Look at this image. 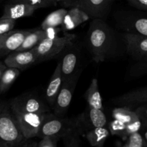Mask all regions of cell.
I'll return each mask as SVG.
<instances>
[{
  "mask_svg": "<svg viewBox=\"0 0 147 147\" xmlns=\"http://www.w3.org/2000/svg\"><path fill=\"white\" fill-rule=\"evenodd\" d=\"M114 104L134 109L142 103H147V86L124 93L113 100Z\"/></svg>",
  "mask_w": 147,
  "mask_h": 147,
  "instance_id": "cell-16",
  "label": "cell"
},
{
  "mask_svg": "<svg viewBox=\"0 0 147 147\" xmlns=\"http://www.w3.org/2000/svg\"><path fill=\"white\" fill-rule=\"evenodd\" d=\"M108 127L110 131L111 134L119 136L123 141V142L126 141V123L116 119H113L112 121L109 123Z\"/></svg>",
  "mask_w": 147,
  "mask_h": 147,
  "instance_id": "cell-26",
  "label": "cell"
},
{
  "mask_svg": "<svg viewBox=\"0 0 147 147\" xmlns=\"http://www.w3.org/2000/svg\"><path fill=\"white\" fill-rule=\"evenodd\" d=\"M44 30L45 31L46 39H53L58 37V34L62 30V28L59 27H50Z\"/></svg>",
  "mask_w": 147,
  "mask_h": 147,
  "instance_id": "cell-33",
  "label": "cell"
},
{
  "mask_svg": "<svg viewBox=\"0 0 147 147\" xmlns=\"http://www.w3.org/2000/svg\"><path fill=\"white\" fill-rule=\"evenodd\" d=\"M38 142V147H56L60 138L57 136H45L40 138Z\"/></svg>",
  "mask_w": 147,
  "mask_h": 147,
  "instance_id": "cell-29",
  "label": "cell"
},
{
  "mask_svg": "<svg viewBox=\"0 0 147 147\" xmlns=\"http://www.w3.org/2000/svg\"><path fill=\"white\" fill-rule=\"evenodd\" d=\"M123 147H147V142L140 131L129 135L123 144Z\"/></svg>",
  "mask_w": 147,
  "mask_h": 147,
  "instance_id": "cell-25",
  "label": "cell"
},
{
  "mask_svg": "<svg viewBox=\"0 0 147 147\" xmlns=\"http://www.w3.org/2000/svg\"><path fill=\"white\" fill-rule=\"evenodd\" d=\"M142 61H146V62H147V58L145 59V60H142Z\"/></svg>",
  "mask_w": 147,
  "mask_h": 147,
  "instance_id": "cell-38",
  "label": "cell"
},
{
  "mask_svg": "<svg viewBox=\"0 0 147 147\" xmlns=\"http://www.w3.org/2000/svg\"><path fill=\"white\" fill-rule=\"evenodd\" d=\"M110 135V131L107 126L90 129L85 134L89 144L93 147L103 146Z\"/></svg>",
  "mask_w": 147,
  "mask_h": 147,
  "instance_id": "cell-19",
  "label": "cell"
},
{
  "mask_svg": "<svg viewBox=\"0 0 147 147\" xmlns=\"http://www.w3.org/2000/svg\"><path fill=\"white\" fill-rule=\"evenodd\" d=\"M36 10L37 9L31 4L24 1H10L4 7L1 18L17 20V19L22 17H30Z\"/></svg>",
  "mask_w": 147,
  "mask_h": 147,
  "instance_id": "cell-15",
  "label": "cell"
},
{
  "mask_svg": "<svg viewBox=\"0 0 147 147\" xmlns=\"http://www.w3.org/2000/svg\"><path fill=\"white\" fill-rule=\"evenodd\" d=\"M140 132L142 134V135L144 137L145 140L147 142V123H143L142 127L141 129Z\"/></svg>",
  "mask_w": 147,
  "mask_h": 147,
  "instance_id": "cell-35",
  "label": "cell"
},
{
  "mask_svg": "<svg viewBox=\"0 0 147 147\" xmlns=\"http://www.w3.org/2000/svg\"><path fill=\"white\" fill-rule=\"evenodd\" d=\"M106 21L93 19L85 37V47L97 63L119 58L126 54L123 32H120Z\"/></svg>",
  "mask_w": 147,
  "mask_h": 147,
  "instance_id": "cell-1",
  "label": "cell"
},
{
  "mask_svg": "<svg viewBox=\"0 0 147 147\" xmlns=\"http://www.w3.org/2000/svg\"><path fill=\"white\" fill-rule=\"evenodd\" d=\"M21 70L15 67H7L0 78V94L7 92L19 77Z\"/></svg>",
  "mask_w": 147,
  "mask_h": 147,
  "instance_id": "cell-23",
  "label": "cell"
},
{
  "mask_svg": "<svg viewBox=\"0 0 147 147\" xmlns=\"http://www.w3.org/2000/svg\"><path fill=\"white\" fill-rule=\"evenodd\" d=\"M67 10L65 9H59L49 14L42 22L40 27L42 30L50 27H59L63 24L65 16L66 15Z\"/></svg>",
  "mask_w": 147,
  "mask_h": 147,
  "instance_id": "cell-24",
  "label": "cell"
},
{
  "mask_svg": "<svg viewBox=\"0 0 147 147\" xmlns=\"http://www.w3.org/2000/svg\"><path fill=\"white\" fill-rule=\"evenodd\" d=\"M32 30H17L0 34V58L19 48Z\"/></svg>",
  "mask_w": 147,
  "mask_h": 147,
  "instance_id": "cell-13",
  "label": "cell"
},
{
  "mask_svg": "<svg viewBox=\"0 0 147 147\" xmlns=\"http://www.w3.org/2000/svg\"><path fill=\"white\" fill-rule=\"evenodd\" d=\"M116 27L125 32L147 36V13L121 10L113 14Z\"/></svg>",
  "mask_w": 147,
  "mask_h": 147,
  "instance_id": "cell-5",
  "label": "cell"
},
{
  "mask_svg": "<svg viewBox=\"0 0 147 147\" xmlns=\"http://www.w3.org/2000/svg\"><path fill=\"white\" fill-rule=\"evenodd\" d=\"M123 34L126 44V55L137 61L146 59L147 36L125 32H123Z\"/></svg>",
  "mask_w": 147,
  "mask_h": 147,
  "instance_id": "cell-12",
  "label": "cell"
},
{
  "mask_svg": "<svg viewBox=\"0 0 147 147\" xmlns=\"http://www.w3.org/2000/svg\"><path fill=\"white\" fill-rule=\"evenodd\" d=\"M76 37L75 34L65 32L63 37L45 39L33 48L37 55V63L57 57L70 43L76 40Z\"/></svg>",
  "mask_w": 147,
  "mask_h": 147,
  "instance_id": "cell-4",
  "label": "cell"
},
{
  "mask_svg": "<svg viewBox=\"0 0 147 147\" xmlns=\"http://www.w3.org/2000/svg\"><path fill=\"white\" fill-rule=\"evenodd\" d=\"M75 119L82 134L90 129L108 125L107 118L103 110L89 107L88 106L83 113L75 117Z\"/></svg>",
  "mask_w": 147,
  "mask_h": 147,
  "instance_id": "cell-10",
  "label": "cell"
},
{
  "mask_svg": "<svg viewBox=\"0 0 147 147\" xmlns=\"http://www.w3.org/2000/svg\"><path fill=\"white\" fill-rule=\"evenodd\" d=\"M10 1H24V2L31 4L36 9H38L40 8H45V7H48L55 4V2L53 0H10Z\"/></svg>",
  "mask_w": 147,
  "mask_h": 147,
  "instance_id": "cell-28",
  "label": "cell"
},
{
  "mask_svg": "<svg viewBox=\"0 0 147 147\" xmlns=\"http://www.w3.org/2000/svg\"><path fill=\"white\" fill-rule=\"evenodd\" d=\"M133 109L137 113L143 123H147V103L139 105Z\"/></svg>",
  "mask_w": 147,
  "mask_h": 147,
  "instance_id": "cell-32",
  "label": "cell"
},
{
  "mask_svg": "<svg viewBox=\"0 0 147 147\" xmlns=\"http://www.w3.org/2000/svg\"><path fill=\"white\" fill-rule=\"evenodd\" d=\"M63 83V75H62L60 63L59 62L56 66L53 76H51L50 82L47 85V87L45 90V96L46 101L47 102L51 109H53V106H54L56 98H57L59 92L61 89Z\"/></svg>",
  "mask_w": 147,
  "mask_h": 147,
  "instance_id": "cell-17",
  "label": "cell"
},
{
  "mask_svg": "<svg viewBox=\"0 0 147 147\" xmlns=\"http://www.w3.org/2000/svg\"><path fill=\"white\" fill-rule=\"evenodd\" d=\"M13 113H48L51 108L39 95L24 93L9 101Z\"/></svg>",
  "mask_w": 147,
  "mask_h": 147,
  "instance_id": "cell-6",
  "label": "cell"
},
{
  "mask_svg": "<svg viewBox=\"0 0 147 147\" xmlns=\"http://www.w3.org/2000/svg\"><path fill=\"white\" fill-rule=\"evenodd\" d=\"M112 117L123 123L128 124L140 119L139 115L134 109L127 106H120L116 108L112 111Z\"/></svg>",
  "mask_w": 147,
  "mask_h": 147,
  "instance_id": "cell-22",
  "label": "cell"
},
{
  "mask_svg": "<svg viewBox=\"0 0 147 147\" xmlns=\"http://www.w3.org/2000/svg\"><path fill=\"white\" fill-rule=\"evenodd\" d=\"M116 0H76L71 5L86 11L90 18L106 20Z\"/></svg>",
  "mask_w": 147,
  "mask_h": 147,
  "instance_id": "cell-11",
  "label": "cell"
},
{
  "mask_svg": "<svg viewBox=\"0 0 147 147\" xmlns=\"http://www.w3.org/2000/svg\"><path fill=\"white\" fill-rule=\"evenodd\" d=\"M75 41L70 43L61 53L62 57L60 63L63 81L69 79L79 70H82L80 66L81 48L80 45Z\"/></svg>",
  "mask_w": 147,
  "mask_h": 147,
  "instance_id": "cell-7",
  "label": "cell"
},
{
  "mask_svg": "<svg viewBox=\"0 0 147 147\" xmlns=\"http://www.w3.org/2000/svg\"><path fill=\"white\" fill-rule=\"evenodd\" d=\"M16 24V20L0 18V34L11 31Z\"/></svg>",
  "mask_w": 147,
  "mask_h": 147,
  "instance_id": "cell-30",
  "label": "cell"
},
{
  "mask_svg": "<svg viewBox=\"0 0 147 147\" xmlns=\"http://www.w3.org/2000/svg\"><path fill=\"white\" fill-rule=\"evenodd\" d=\"M85 98L89 107L103 110V100L99 91L98 82L96 78L92 79L90 86L85 93Z\"/></svg>",
  "mask_w": 147,
  "mask_h": 147,
  "instance_id": "cell-20",
  "label": "cell"
},
{
  "mask_svg": "<svg viewBox=\"0 0 147 147\" xmlns=\"http://www.w3.org/2000/svg\"><path fill=\"white\" fill-rule=\"evenodd\" d=\"M7 66L6 65V64L4 63H2L1 61H0V78H1V75L4 73V71L5 70V69L7 68Z\"/></svg>",
  "mask_w": 147,
  "mask_h": 147,
  "instance_id": "cell-36",
  "label": "cell"
},
{
  "mask_svg": "<svg viewBox=\"0 0 147 147\" xmlns=\"http://www.w3.org/2000/svg\"><path fill=\"white\" fill-rule=\"evenodd\" d=\"M90 16L77 7H73L70 9L67 10L66 15L65 16L61 28L64 32L73 30L78 27L85 22L90 20Z\"/></svg>",
  "mask_w": 147,
  "mask_h": 147,
  "instance_id": "cell-18",
  "label": "cell"
},
{
  "mask_svg": "<svg viewBox=\"0 0 147 147\" xmlns=\"http://www.w3.org/2000/svg\"><path fill=\"white\" fill-rule=\"evenodd\" d=\"M4 63L7 67H15L22 71L37 63V55L33 49L24 51H14L6 56Z\"/></svg>",
  "mask_w": 147,
  "mask_h": 147,
  "instance_id": "cell-14",
  "label": "cell"
},
{
  "mask_svg": "<svg viewBox=\"0 0 147 147\" xmlns=\"http://www.w3.org/2000/svg\"><path fill=\"white\" fill-rule=\"evenodd\" d=\"M129 4L136 9L147 11V0H126Z\"/></svg>",
  "mask_w": 147,
  "mask_h": 147,
  "instance_id": "cell-34",
  "label": "cell"
},
{
  "mask_svg": "<svg viewBox=\"0 0 147 147\" xmlns=\"http://www.w3.org/2000/svg\"><path fill=\"white\" fill-rule=\"evenodd\" d=\"M46 39L45 31L39 27L32 29L30 33L26 36L21 45L15 51H24V50H32L38 45L42 40Z\"/></svg>",
  "mask_w": 147,
  "mask_h": 147,
  "instance_id": "cell-21",
  "label": "cell"
},
{
  "mask_svg": "<svg viewBox=\"0 0 147 147\" xmlns=\"http://www.w3.org/2000/svg\"><path fill=\"white\" fill-rule=\"evenodd\" d=\"M77 130L80 131V129L78 127L75 118H65L63 116H57L54 113L50 112L47 113L42 124L37 137L42 138L45 136H57L62 139L63 136Z\"/></svg>",
  "mask_w": 147,
  "mask_h": 147,
  "instance_id": "cell-3",
  "label": "cell"
},
{
  "mask_svg": "<svg viewBox=\"0 0 147 147\" xmlns=\"http://www.w3.org/2000/svg\"><path fill=\"white\" fill-rule=\"evenodd\" d=\"M53 1H55V2H57V1H64V0H53Z\"/></svg>",
  "mask_w": 147,
  "mask_h": 147,
  "instance_id": "cell-37",
  "label": "cell"
},
{
  "mask_svg": "<svg viewBox=\"0 0 147 147\" xmlns=\"http://www.w3.org/2000/svg\"><path fill=\"white\" fill-rule=\"evenodd\" d=\"M82 70L83 69L77 72L71 78L63 81V86L56 98L54 106L52 109L53 113L57 116H63L68 109Z\"/></svg>",
  "mask_w": 147,
  "mask_h": 147,
  "instance_id": "cell-8",
  "label": "cell"
},
{
  "mask_svg": "<svg viewBox=\"0 0 147 147\" xmlns=\"http://www.w3.org/2000/svg\"><path fill=\"white\" fill-rule=\"evenodd\" d=\"M48 113H13L17 119L24 137L31 139L37 137L39 131Z\"/></svg>",
  "mask_w": 147,
  "mask_h": 147,
  "instance_id": "cell-9",
  "label": "cell"
},
{
  "mask_svg": "<svg viewBox=\"0 0 147 147\" xmlns=\"http://www.w3.org/2000/svg\"><path fill=\"white\" fill-rule=\"evenodd\" d=\"M142 125H143V121H142L141 119H138V120L132 122V123L126 124V139H127L129 135H130L131 134L134 133V132L140 131L141 129H142Z\"/></svg>",
  "mask_w": 147,
  "mask_h": 147,
  "instance_id": "cell-31",
  "label": "cell"
},
{
  "mask_svg": "<svg viewBox=\"0 0 147 147\" xmlns=\"http://www.w3.org/2000/svg\"><path fill=\"white\" fill-rule=\"evenodd\" d=\"M82 135L80 131L77 130L68 134L62 138L63 144L67 147H78L81 144L80 136Z\"/></svg>",
  "mask_w": 147,
  "mask_h": 147,
  "instance_id": "cell-27",
  "label": "cell"
},
{
  "mask_svg": "<svg viewBox=\"0 0 147 147\" xmlns=\"http://www.w3.org/2000/svg\"><path fill=\"white\" fill-rule=\"evenodd\" d=\"M37 146L38 143L24 137L9 102L0 98V147Z\"/></svg>",
  "mask_w": 147,
  "mask_h": 147,
  "instance_id": "cell-2",
  "label": "cell"
}]
</instances>
